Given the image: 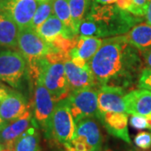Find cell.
Instances as JSON below:
<instances>
[{"mask_svg":"<svg viewBox=\"0 0 151 151\" xmlns=\"http://www.w3.org/2000/svg\"><path fill=\"white\" fill-rule=\"evenodd\" d=\"M90 3L91 0H69L72 27L76 35H78L79 25L85 19Z\"/></svg>","mask_w":151,"mask_h":151,"instance_id":"cell-23","label":"cell"},{"mask_svg":"<svg viewBox=\"0 0 151 151\" xmlns=\"http://www.w3.org/2000/svg\"><path fill=\"white\" fill-rule=\"evenodd\" d=\"M32 120V111L29 108L21 118L6 125L0 130V143L5 148L11 149L17 139L30 126Z\"/></svg>","mask_w":151,"mask_h":151,"instance_id":"cell-16","label":"cell"},{"mask_svg":"<svg viewBox=\"0 0 151 151\" xmlns=\"http://www.w3.org/2000/svg\"><path fill=\"white\" fill-rule=\"evenodd\" d=\"M38 124L33 118V125L24 132L12 146L14 151H40Z\"/></svg>","mask_w":151,"mask_h":151,"instance_id":"cell-21","label":"cell"},{"mask_svg":"<svg viewBox=\"0 0 151 151\" xmlns=\"http://www.w3.org/2000/svg\"><path fill=\"white\" fill-rule=\"evenodd\" d=\"M76 138L84 139L89 151H102L103 138L98 124L93 117L84 118L75 123L74 139Z\"/></svg>","mask_w":151,"mask_h":151,"instance_id":"cell-12","label":"cell"},{"mask_svg":"<svg viewBox=\"0 0 151 151\" xmlns=\"http://www.w3.org/2000/svg\"><path fill=\"white\" fill-rule=\"evenodd\" d=\"M71 145L73 146L75 151H89V148L86 145V143L81 138L74 139L71 142Z\"/></svg>","mask_w":151,"mask_h":151,"instance_id":"cell-29","label":"cell"},{"mask_svg":"<svg viewBox=\"0 0 151 151\" xmlns=\"http://www.w3.org/2000/svg\"><path fill=\"white\" fill-rule=\"evenodd\" d=\"M52 6L54 14L64 24L69 36L73 38L76 35L72 27L69 0H52Z\"/></svg>","mask_w":151,"mask_h":151,"instance_id":"cell-22","label":"cell"},{"mask_svg":"<svg viewBox=\"0 0 151 151\" xmlns=\"http://www.w3.org/2000/svg\"><path fill=\"white\" fill-rule=\"evenodd\" d=\"M134 144L142 150H148L151 147V134L140 132L135 136Z\"/></svg>","mask_w":151,"mask_h":151,"instance_id":"cell-26","label":"cell"},{"mask_svg":"<svg viewBox=\"0 0 151 151\" xmlns=\"http://www.w3.org/2000/svg\"><path fill=\"white\" fill-rule=\"evenodd\" d=\"M19 29L10 15L0 9V47L17 48Z\"/></svg>","mask_w":151,"mask_h":151,"instance_id":"cell-17","label":"cell"},{"mask_svg":"<svg viewBox=\"0 0 151 151\" xmlns=\"http://www.w3.org/2000/svg\"><path fill=\"white\" fill-rule=\"evenodd\" d=\"M85 19L97 25L98 37L119 36L129 32L136 24L143 20V17L136 16L117 5H102L93 2Z\"/></svg>","mask_w":151,"mask_h":151,"instance_id":"cell-2","label":"cell"},{"mask_svg":"<svg viewBox=\"0 0 151 151\" xmlns=\"http://www.w3.org/2000/svg\"><path fill=\"white\" fill-rule=\"evenodd\" d=\"M97 119L103 124L108 134L126 143H131L128 129V113L112 112L98 113Z\"/></svg>","mask_w":151,"mask_h":151,"instance_id":"cell-15","label":"cell"},{"mask_svg":"<svg viewBox=\"0 0 151 151\" xmlns=\"http://www.w3.org/2000/svg\"><path fill=\"white\" fill-rule=\"evenodd\" d=\"M139 86L142 89H147L151 91V69L145 68L142 70L139 76Z\"/></svg>","mask_w":151,"mask_h":151,"instance_id":"cell-28","label":"cell"},{"mask_svg":"<svg viewBox=\"0 0 151 151\" xmlns=\"http://www.w3.org/2000/svg\"><path fill=\"white\" fill-rule=\"evenodd\" d=\"M117 0H94V2H96L99 4L102 5H107V4H113L114 3H116Z\"/></svg>","mask_w":151,"mask_h":151,"instance_id":"cell-34","label":"cell"},{"mask_svg":"<svg viewBox=\"0 0 151 151\" xmlns=\"http://www.w3.org/2000/svg\"><path fill=\"white\" fill-rule=\"evenodd\" d=\"M26 72L27 61L20 52L11 50L0 51V81L19 88Z\"/></svg>","mask_w":151,"mask_h":151,"instance_id":"cell-4","label":"cell"},{"mask_svg":"<svg viewBox=\"0 0 151 151\" xmlns=\"http://www.w3.org/2000/svg\"><path fill=\"white\" fill-rule=\"evenodd\" d=\"M144 60L147 69H151V50H147L144 52Z\"/></svg>","mask_w":151,"mask_h":151,"instance_id":"cell-30","label":"cell"},{"mask_svg":"<svg viewBox=\"0 0 151 151\" xmlns=\"http://www.w3.org/2000/svg\"><path fill=\"white\" fill-rule=\"evenodd\" d=\"M75 134V121L70 113L67 99L55 106L51 121V137L63 145L71 144Z\"/></svg>","mask_w":151,"mask_h":151,"instance_id":"cell-6","label":"cell"},{"mask_svg":"<svg viewBox=\"0 0 151 151\" xmlns=\"http://www.w3.org/2000/svg\"><path fill=\"white\" fill-rule=\"evenodd\" d=\"M130 124L136 129H151V119H146L145 117L132 115L130 118Z\"/></svg>","mask_w":151,"mask_h":151,"instance_id":"cell-27","label":"cell"},{"mask_svg":"<svg viewBox=\"0 0 151 151\" xmlns=\"http://www.w3.org/2000/svg\"><path fill=\"white\" fill-rule=\"evenodd\" d=\"M125 89L120 86H102L98 90L97 107L99 113H126L124 105Z\"/></svg>","mask_w":151,"mask_h":151,"instance_id":"cell-10","label":"cell"},{"mask_svg":"<svg viewBox=\"0 0 151 151\" xmlns=\"http://www.w3.org/2000/svg\"><path fill=\"white\" fill-rule=\"evenodd\" d=\"M87 65L96 86L126 88L134 82L141 67L138 49L129 44L123 35L107 38Z\"/></svg>","mask_w":151,"mask_h":151,"instance_id":"cell-1","label":"cell"},{"mask_svg":"<svg viewBox=\"0 0 151 151\" xmlns=\"http://www.w3.org/2000/svg\"><path fill=\"white\" fill-rule=\"evenodd\" d=\"M123 36L128 43L139 50H147L151 46V25L148 23H140Z\"/></svg>","mask_w":151,"mask_h":151,"instance_id":"cell-18","label":"cell"},{"mask_svg":"<svg viewBox=\"0 0 151 151\" xmlns=\"http://www.w3.org/2000/svg\"><path fill=\"white\" fill-rule=\"evenodd\" d=\"M4 148H5V147H4V145H2V144H1V143H0V151L2 150H3V149H4Z\"/></svg>","mask_w":151,"mask_h":151,"instance_id":"cell-38","label":"cell"},{"mask_svg":"<svg viewBox=\"0 0 151 151\" xmlns=\"http://www.w3.org/2000/svg\"><path fill=\"white\" fill-rule=\"evenodd\" d=\"M10 0H0V9H3Z\"/></svg>","mask_w":151,"mask_h":151,"instance_id":"cell-35","label":"cell"},{"mask_svg":"<svg viewBox=\"0 0 151 151\" xmlns=\"http://www.w3.org/2000/svg\"><path fill=\"white\" fill-rule=\"evenodd\" d=\"M1 151H14L13 150H11V149H8V148H4L3 150Z\"/></svg>","mask_w":151,"mask_h":151,"instance_id":"cell-37","label":"cell"},{"mask_svg":"<svg viewBox=\"0 0 151 151\" xmlns=\"http://www.w3.org/2000/svg\"><path fill=\"white\" fill-rule=\"evenodd\" d=\"M54 14L52 0H43L40 2L35 12V14L31 24V28L35 29L41 24H43L49 17Z\"/></svg>","mask_w":151,"mask_h":151,"instance_id":"cell-24","label":"cell"},{"mask_svg":"<svg viewBox=\"0 0 151 151\" xmlns=\"http://www.w3.org/2000/svg\"><path fill=\"white\" fill-rule=\"evenodd\" d=\"M102 44L103 40L99 38L80 35L76 46L70 50V59L75 57H80L87 62L95 55Z\"/></svg>","mask_w":151,"mask_h":151,"instance_id":"cell-20","label":"cell"},{"mask_svg":"<svg viewBox=\"0 0 151 151\" xmlns=\"http://www.w3.org/2000/svg\"><path fill=\"white\" fill-rule=\"evenodd\" d=\"M78 35L81 36L98 37V29L97 25L95 24V23H93L91 20L84 19L79 25Z\"/></svg>","mask_w":151,"mask_h":151,"instance_id":"cell-25","label":"cell"},{"mask_svg":"<svg viewBox=\"0 0 151 151\" xmlns=\"http://www.w3.org/2000/svg\"><path fill=\"white\" fill-rule=\"evenodd\" d=\"M33 116L39 127L43 129L47 139L51 137V121L55 108V101L48 89L40 79L35 82L33 104Z\"/></svg>","mask_w":151,"mask_h":151,"instance_id":"cell-3","label":"cell"},{"mask_svg":"<svg viewBox=\"0 0 151 151\" xmlns=\"http://www.w3.org/2000/svg\"><path fill=\"white\" fill-rule=\"evenodd\" d=\"M35 31L44 40L50 44L60 35L63 37L71 39L68 35L64 24L57 18L55 14H51L43 24H41L39 27L36 28Z\"/></svg>","mask_w":151,"mask_h":151,"instance_id":"cell-19","label":"cell"},{"mask_svg":"<svg viewBox=\"0 0 151 151\" xmlns=\"http://www.w3.org/2000/svg\"><path fill=\"white\" fill-rule=\"evenodd\" d=\"M134 2L136 5L139 7L143 10H145V12L147 11V8L149 5L150 0H134Z\"/></svg>","mask_w":151,"mask_h":151,"instance_id":"cell-32","label":"cell"},{"mask_svg":"<svg viewBox=\"0 0 151 151\" xmlns=\"http://www.w3.org/2000/svg\"><path fill=\"white\" fill-rule=\"evenodd\" d=\"M43 0H10L3 9L15 22L19 29L31 28V24L40 2Z\"/></svg>","mask_w":151,"mask_h":151,"instance_id":"cell-9","label":"cell"},{"mask_svg":"<svg viewBox=\"0 0 151 151\" xmlns=\"http://www.w3.org/2000/svg\"><path fill=\"white\" fill-rule=\"evenodd\" d=\"M97 97L98 91L93 89V87L70 92L66 99L75 123L87 117L97 119L99 113Z\"/></svg>","mask_w":151,"mask_h":151,"instance_id":"cell-7","label":"cell"},{"mask_svg":"<svg viewBox=\"0 0 151 151\" xmlns=\"http://www.w3.org/2000/svg\"><path fill=\"white\" fill-rule=\"evenodd\" d=\"M18 48L27 63L35 60L44 58L55 51L51 45L44 40L32 28L19 29Z\"/></svg>","mask_w":151,"mask_h":151,"instance_id":"cell-8","label":"cell"},{"mask_svg":"<svg viewBox=\"0 0 151 151\" xmlns=\"http://www.w3.org/2000/svg\"><path fill=\"white\" fill-rule=\"evenodd\" d=\"M126 113L151 119V91L138 89L129 92L124 97Z\"/></svg>","mask_w":151,"mask_h":151,"instance_id":"cell-13","label":"cell"},{"mask_svg":"<svg viewBox=\"0 0 151 151\" xmlns=\"http://www.w3.org/2000/svg\"><path fill=\"white\" fill-rule=\"evenodd\" d=\"M29 108L22 93L10 90L0 103V118L7 124H10L21 118Z\"/></svg>","mask_w":151,"mask_h":151,"instance_id":"cell-11","label":"cell"},{"mask_svg":"<svg viewBox=\"0 0 151 151\" xmlns=\"http://www.w3.org/2000/svg\"><path fill=\"white\" fill-rule=\"evenodd\" d=\"M64 67L70 92L96 86L92 70L88 65L85 67H80L70 60L64 63Z\"/></svg>","mask_w":151,"mask_h":151,"instance_id":"cell-14","label":"cell"},{"mask_svg":"<svg viewBox=\"0 0 151 151\" xmlns=\"http://www.w3.org/2000/svg\"><path fill=\"white\" fill-rule=\"evenodd\" d=\"M145 18L146 19H147L148 24L151 25V0H150L149 5H148V8H147V11H146L145 14Z\"/></svg>","mask_w":151,"mask_h":151,"instance_id":"cell-33","label":"cell"},{"mask_svg":"<svg viewBox=\"0 0 151 151\" xmlns=\"http://www.w3.org/2000/svg\"><path fill=\"white\" fill-rule=\"evenodd\" d=\"M6 125H8V124H6L5 122H4L3 120H2V119L0 118V130H2L4 127H5Z\"/></svg>","mask_w":151,"mask_h":151,"instance_id":"cell-36","label":"cell"},{"mask_svg":"<svg viewBox=\"0 0 151 151\" xmlns=\"http://www.w3.org/2000/svg\"><path fill=\"white\" fill-rule=\"evenodd\" d=\"M9 91H10V89L9 87H7L4 84L0 83V103L8 96Z\"/></svg>","mask_w":151,"mask_h":151,"instance_id":"cell-31","label":"cell"},{"mask_svg":"<svg viewBox=\"0 0 151 151\" xmlns=\"http://www.w3.org/2000/svg\"><path fill=\"white\" fill-rule=\"evenodd\" d=\"M39 79L48 89L55 102L58 103L70 95V86L65 76L64 63H50L46 59Z\"/></svg>","mask_w":151,"mask_h":151,"instance_id":"cell-5","label":"cell"}]
</instances>
